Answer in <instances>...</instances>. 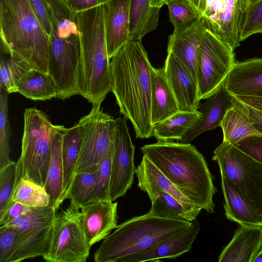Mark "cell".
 Masks as SVG:
<instances>
[{
    "mask_svg": "<svg viewBox=\"0 0 262 262\" xmlns=\"http://www.w3.org/2000/svg\"><path fill=\"white\" fill-rule=\"evenodd\" d=\"M82 118L84 132L74 175L97 171L103 155L114 143L116 121L113 117L100 106H92Z\"/></svg>",
    "mask_w": 262,
    "mask_h": 262,
    "instance_id": "7c38bea8",
    "label": "cell"
},
{
    "mask_svg": "<svg viewBox=\"0 0 262 262\" xmlns=\"http://www.w3.org/2000/svg\"><path fill=\"white\" fill-rule=\"evenodd\" d=\"M56 211L51 206L33 207L27 213L5 225L14 227L17 231L16 248L9 262L44 255Z\"/></svg>",
    "mask_w": 262,
    "mask_h": 262,
    "instance_id": "8fae6325",
    "label": "cell"
},
{
    "mask_svg": "<svg viewBox=\"0 0 262 262\" xmlns=\"http://www.w3.org/2000/svg\"><path fill=\"white\" fill-rule=\"evenodd\" d=\"M203 17L168 39L167 52L173 54L189 70L197 83L196 66L200 46L206 29Z\"/></svg>",
    "mask_w": 262,
    "mask_h": 262,
    "instance_id": "d6986e66",
    "label": "cell"
},
{
    "mask_svg": "<svg viewBox=\"0 0 262 262\" xmlns=\"http://www.w3.org/2000/svg\"><path fill=\"white\" fill-rule=\"evenodd\" d=\"M71 9L75 13L91 9L104 5L109 0H64Z\"/></svg>",
    "mask_w": 262,
    "mask_h": 262,
    "instance_id": "f6af8a7d",
    "label": "cell"
},
{
    "mask_svg": "<svg viewBox=\"0 0 262 262\" xmlns=\"http://www.w3.org/2000/svg\"><path fill=\"white\" fill-rule=\"evenodd\" d=\"M256 34H262V0L250 4L246 11L240 41Z\"/></svg>",
    "mask_w": 262,
    "mask_h": 262,
    "instance_id": "ab89813d",
    "label": "cell"
},
{
    "mask_svg": "<svg viewBox=\"0 0 262 262\" xmlns=\"http://www.w3.org/2000/svg\"><path fill=\"white\" fill-rule=\"evenodd\" d=\"M17 231L12 226L0 227V262H9L17 246Z\"/></svg>",
    "mask_w": 262,
    "mask_h": 262,
    "instance_id": "60d3db41",
    "label": "cell"
},
{
    "mask_svg": "<svg viewBox=\"0 0 262 262\" xmlns=\"http://www.w3.org/2000/svg\"><path fill=\"white\" fill-rule=\"evenodd\" d=\"M252 262H262V249L253 260Z\"/></svg>",
    "mask_w": 262,
    "mask_h": 262,
    "instance_id": "f907efd6",
    "label": "cell"
},
{
    "mask_svg": "<svg viewBox=\"0 0 262 262\" xmlns=\"http://www.w3.org/2000/svg\"><path fill=\"white\" fill-rule=\"evenodd\" d=\"M247 106L249 111L250 118L253 126L262 134V112L248 105Z\"/></svg>",
    "mask_w": 262,
    "mask_h": 262,
    "instance_id": "bcb514c9",
    "label": "cell"
},
{
    "mask_svg": "<svg viewBox=\"0 0 262 262\" xmlns=\"http://www.w3.org/2000/svg\"><path fill=\"white\" fill-rule=\"evenodd\" d=\"M138 186L147 194L162 190L176 199L188 211L198 216L202 209L187 198L145 155L136 168Z\"/></svg>",
    "mask_w": 262,
    "mask_h": 262,
    "instance_id": "7402d4cb",
    "label": "cell"
},
{
    "mask_svg": "<svg viewBox=\"0 0 262 262\" xmlns=\"http://www.w3.org/2000/svg\"><path fill=\"white\" fill-rule=\"evenodd\" d=\"M124 117L115 119L116 127L112 152L110 199L114 202L124 196L133 184L136 168L133 144Z\"/></svg>",
    "mask_w": 262,
    "mask_h": 262,
    "instance_id": "5bb4252c",
    "label": "cell"
},
{
    "mask_svg": "<svg viewBox=\"0 0 262 262\" xmlns=\"http://www.w3.org/2000/svg\"><path fill=\"white\" fill-rule=\"evenodd\" d=\"M192 5H193L196 9L201 13L202 15L204 14L206 7L207 0H188Z\"/></svg>",
    "mask_w": 262,
    "mask_h": 262,
    "instance_id": "c3c4849f",
    "label": "cell"
},
{
    "mask_svg": "<svg viewBox=\"0 0 262 262\" xmlns=\"http://www.w3.org/2000/svg\"><path fill=\"white\" fill-rule=\"evenodd\" d=\"M80 55L79 34L67 30L51 32L48 73L55 81L58 99L63 100L79 95L77 77Z\"/></svg>",
    "mask_w": 262,
    "mask_h": 262,
    "instance_id": "ba28073f",
    "label": "cell"
},
{
    "mask_svg": "<svg viewBox=\"0 0 262 262\" xmlns=\"http://www.w3.org/2000/svg\"><path fill=\"white\" fill-rule=\"evenodd\" d=\"M143 155L187 198L213 213L216 189L203 155L190 143L158 141L140 147Z\"/></svg>",
    "mask_w": 262,
    "mask_h": 262,
    "instance_id": "7a4b0ae2",
    "label": "cell"
},
{
    "mask_svg": "<svg viewBox=\"0 0 262 262\" xmlns=\"http://www.w3.org/2000/svg\"><path fill=\"white\" fill-rule=\"evenodd\" d=\"M11 201L30 207L49 206L50 197L44 187L29 179L20 178L16 182Z\"/></svg>",
    "mask_w": 262,
    "mask_h": 262,
    "instance_id": "836d02e7",
    "label": "cell"
},
{
    "mask_svg": "<svg viewBox=\"0 0 262 262\" xmlns=\"http://www.w3.org/2000/svg\"><path fill=\"white\" fill-rule=\"evenodd\" d=\"M17 93L33 100L45 101L57 98L55 81L47 73L32 69L19 80Z\"/></svg>",
    "mask_w": 262,
    "mask_h": 262,
    "instance_id": "4dcf8cb0",
    "label": "cell"
},
{
    "mask_svg": "<svg viewBox=\"0 0 262 262\" xmlns=\"http://www.w3.org/2000/svg\"><path fill=\"white\" fill-rule=\"evenodd\" d=\"M1 51L48 73L49 36L27 0H0Z\"/></svg>",
    "mask_w": 262,
    "mask_h": 262,
    "instance_id": "277c9868",
    "label": "cell"
},
{
    "mask_svg": "<svg viewBox=\"0 0 262 262\" xmlns=\"http://www.w3.org/2000/svg\"><path fill=\"white\" fill-rule=\"evenodd\" d=\"M151 0H130L129 41H140L156 29L161 8L152 7Z\"/></svg>",
    "mask_w": 262,
    "mask_h": 262,
    "instance_id": "f1b7e54d",
    "label": "cell"
},
{
    "mask_svg": "<svg viewBox=\"0 0 262 262\" xmlns=\"http://www.w3.org/2000/svg\"><path fill=\"white\" fill-rule=\"evenodd\" d=\"M113 148V145L105 152L99 163L94 186L86 203L100 201H110V184Z\"/></svg>",
    "mask_w": 262,
    "mask_h": 262,
    "instance_id": "8d00e7d4",
    "label": "cell"
},
{
    "mask_svg": "<svg viewBox=\"0 0 262 262\" xmlns=\"http://www.w3.org/2000/svg\"><path fill=\"white\" fill-rule=\"evenodd\" d=\"M224 86L235 96L262 97V58L236 62Z\"/></svg>",
    "mask_w": 262,
    "mask_h": 262,
    "instance_id": "ffe728a7",
    "label": "cell"
},
{
    "mask_svg": "<svg viewBox=\"0 0 262 262\" xmlns=\"http://www.w3.org/2000/svg\"><path fill=\"white\" fill-rule=\"evenodd\" d=\"M8 94L0 91V168L13 162L9 157L12 132L8 116Z\"/></svg>",
    "mask_w": 262,
    "mask_h": 262,
    "instance_id": "74e56055",
    "label": "cell"
},
{
    "mask_svg": "<svg viewBox=\"0 0 262 262\" xmlns=\"http://www.w3.org/2000/svg\"><path fill=\"white\" fill-rule=\"evenodd\" d=\"M234 145L262 164V134L246 137Z\"/></svg>",
    "mask_w": 262,
    "mask_h": 262,
    "instance_id": "b9f144b4",
    "label": "cell"
},
{
    "mask_svg": "<svg viewBox=\"0 0 262 262\" xmlns=\"http://www.w3.org/2000/svg\"><path fill=\"white\" fill-rule=\"evenodd\" d=\"M232 96V104L227 110L220 127L223 141L234 145L246 137L261 134L253 126L247 105Z\"/></svg>",
    "mask_w": 262,
    "mask_h": 262,
    "instance_id": "484cf974",
    "label": "cell"
},
{
    "mask_svg": "<svg viewBox=\"0 0 262 262\" xmlns=\"http://www.w3.org/2000/svg\"><path fill=\"white\" fill-rule=\"evenodd\" d=\"M262 249V226L240 225L221 253L219 262H252Z\"/></svg>",
    "mask_w": 262,
    "mask_h": 262,
    "instance_id": "603a6c76",
    "label": "cell"
},
{
    "mask_svg": "<svg viewBox=\"0 0 262 262\" xmlns=\"http://www.w3.org/2000/svg\"><path fill=\"white\" fill-rule=\"evenodd\" d=\"M258 1L259 0H249V2H250V4H252V3H254Z\"/></svg>",
    "mask_w": 262,
    "mask_h": 262,
    "instance_id": "816d5d0a",
    "label": "cell"
},
{
    "mask_svg": "<svg viewBox=\"0 0 262 262\" xmlns=\"http://www.w3.org/2000/svg\"><path fill=\"white\" fill-rule=\"evenodd\" d=\"M32 208L18 202L11 201L5 213L0 217V226L5 225L18 216L27 213Z\"/></svg>",
    "mask_w": 262,
    "mask_h": 262,
    "instance_id": "ee69618b",
    "label": "cell"
},
{
    "mask_svg": "<svg viewBox=\"0 0 262 262\" xmlns=\"http://www.w3.org/2000/svg\"><path fill=\"white\" fill-rule=\"evenodd\" d=\"M147 195L151 202V208L147 213L151 215L190 222L197 217L173 196L165 191L157 190Z\"/></svg>",
    "mask_w": 262,
    "mask_h": 262,
    "instance_id": "1f68e13d",
    "label": "cell"
},
{
    "mask_svg": "<svg viewBox=\"0 0 262 262\" xmlns=\"http://www.w3.org/2000/svg\"><path fill=\"white\" fill-rule=\"evenodd\" d=\"M76 19L81 42L77 77L79 95L91 103L92 106L100 107L112 92L104 5L76 13Z\"/></svg>",
    "mask_w": 262,
    "mask_h": 262,
    "instance_id": "3957f363",
    "label": "cell"
},
{
    "mask_svg": "<svg viewBox=\"0 0 262 262\" xmlns=\"http://www.w3.org/2000/svg\"><path fill=\"white\" fill-rule=\"evenodd\" d=\"M8 54L9 58L6 57L1 52L0 91L8 94L17 93V85L19 80L33 68L17 54L14 53Z\"/></svg>",
    "mask_w": 262,
    "mask_h": 262,
    "instance_id": "d6a6232c",
    "label": "cell"
},
{
    "mask_svg": "<svg viewBox=\"0 0 262 262\" xmlns=\"http://www.w3.org/2000/svg\"><path fill=\"white\" fill-rule=\"evenodd\" d=\"M96 173L97 171L81 172L75 174L64 200H70V204L81 209L88 202L93 191Z\"/></svg>",
    "mask_w": 262,
    "mask_h": 262,
    "instance_id": "d590c367",
    "label": "cell"
},
{
    "mask_svg": "<svg viewBox=\"0 0 262 262\" xmlns=\"http://www.w3.org/2000/svg\"><path fill=\"white\" fill-rule=\"evenodd\" d=\"M104 7L107 51L111 59L129 41L130 0H109Z\"/></svg>",
    "mask_w": 262,
    "mask_h": 262,
    "instance_id": "ac0fdd59",
    "label": "cell"
},
{
    "mask_svg": "<svg viewBox=\"0 0 262 262\" xmlns=\"http://www.w3.org/2000/svg\"><path fill=\"white\" fill-rule=\"evenodd\" d=\"M48 36L51 31V10L48 0H27Z\"/></svg>",
    "mask_w": 262,
    "mask_h": 262,
    "instance_id": "7bdbcfd3",
    "label": "cell"
},
{
    "mask_svg": "<svg viewBox=\"0 0 262 262\" xmlns=\"http://www.w3.org/2000/svg\"><path fill=\"white\" fill-rule=\"evenodd\" d=\"M238 100L246 105L260 111H262V97L235 96Z\"/></svg>",
    "mask_w": 262,
    "mask_h": 262,
    "instance_id": "7dc6e473",
    "label": "cell"
},
{
    "mask_svg": "<svg viewBox=\"0 0 262 262\" xmlns=\"http://www.w3.org/2000/svg\"><path fill=\"white\" fill-rule=\"evenodd\" d=\"M63 128L56 133L52 146L44 188L50 197V204L56 210L63 203V170L61 144Z\"/></svg>",
    "mask_w": 262,
    "mask_h": 262,
    "instance_id": "83f0119b",
    "label": "cell"
},
{
    "mask_svg": "<svg viewBox=\"0 0 262 262\" xmlns=\"http://www.w3.org/2000/svg\"><path fill=\"white\" fill-rule=\"evenodd\" d=\"M201 116L199 111H179L154 124L153 136L158 141H180L185 134L198 122Z\"/></svg>",
    "mask_w": 262,
    "mask_h": 262,
    "instance_id": "f546056e",
    "label": "cell"
},
{
    "mask_svg": "<svg viewBox=\"0 0 262 262\" xmlns=\"http://www.w3.org/2000/svg\"><path fill=\"white\" fill-rule=\"evenodd\" d=\"M70 205L56 214L47 251L42 256L49 262H85L91 246L84 230L83 213Z\"/></svg>",
    "mask_w": 262,
    "mask_h": 262,
    "instance_id": "52a82bcc",
    "label": "cell"
},
{
    "mask_svg": "<svg viewBox=\"0 0 262 262\" xmlns=\"http://www.w3.org/2000/svg\"><path fill=\"white\" fill-rule=\"evenodd\" d=\"M213 159L221 174L230 180L262 215V164L224 141L214 149Z\"/></svg>",
    "mask_w": 262,
    "mask_h": 262,
    "instance_id": "9c48e42d",
    "label": "cell"
},
{
    "mask_svg": "<svg viewBox=\"0 0 262 262\" xmlns=\"http://www.w3.org/2000/svg\"><path fill=\"white\" fill-rule=\"evenodd\" d=\"M179 111L176 99L164 68L153 67L151 72V118L153 125Z\"/></svg>",
    "mask_w": 262,
    "mask_h": 262,
    "instance_id": "d4e9b609",
    "label": "cell"
},
{
    "mask_svg": "<svg viewBox=\"0 0 262 262\" xmlns=\"http://www.w3.org/2000/svg\"><path fill=\"white\" fill-rule=\"evenodd\" d=\"M221 175L226 217L239 225L262 226L261 214L230 180Z\"/></svg>",
    "mask_w": 262,
    "mask_h": 262,
    "instance_id": "cb8c5ba5",
    "label": "cell"
},
{
    "mask_svg": "<svg viewBox=\"0 0 262 262\" xmlns=\"http://www.w3.org/2000/svg\"><path fill=\"white\" fill-rule=\"evenodd\" d=\"M192 222L146 214L118 225L94 253L96 262H120L123 258L146 249L187 230Z\"/></svg>",
    "mask_w": 262,
    "mask_h": 262,
    "instance_id": "5b68a950",
    "label": "cell"
},
{
    "mask_svg": "<svg viewBox=\"0 0 262 262\" xmlns=\"http://www.w3.org/2000/svg\"><path fill=\"white\" fill-rule=\"evenodd\" d=\"M235 62L234 51L206 29L201 42L196 66L201 100L210 98L224 85Z\"/></svg>",
    "mask_w": 262,
    "mask_h": 262,
    "instance_id": "30bf717a",
    "label": "cell"
},
{
    "mask_svg": "<svg viewBox=\"0 0 262 262\" xmlns=\"http://www.w3.org/2000/svg\"><path fill=\"white\" fill-rule=\"evenodd\" d=\"M117 202L107 200L88 203L81 208L84 232L91 247L117 227Z\"/></svg>",
    "mask_w": 262,
    "mask_h": 262,
    "instance_id": "e0dca14e",
    "label": "cell"
},
{
    "mask_svg": "<svg viewBox=\"0 0 262 262\" xmlns=\"http://www.w3.org/2000/svg\"><path fill=\"white\" fill-rule=\"evenodd\" d=\"M163 68L179 111H198L201 100L198 86L187 68L173 54L167 52Z\"/></svg>",
    "mask_w": 262,
    "mask_h": 262,
    "instance_id": "9a60e30c",
    "label": "cell"
},
{
    "mask_svg": "<svg viewBox=\"0 0 262 262\" xmlns=\"http://www.w3.org/2000/svg\"><path fill=\"white\" fill-rule=\"evenodd\" d=\"M166 5L174 32L188 27L202 17L196 8L188 0H167Z\"/></svg>",
    "mask_w": 262,
    "mask_h": 262,
    "instance_id": "e575fe53",
    "label": "cell"
},
{
    "mask_svg": "<svg viewBox=\"0 0 262 262\" xmlns=\"http://www.w3.org/2000/svg\"><path fill=\"white\" fill-rule=\"evenodd\" d=\"M207 99L204 103L199 105L198 111L202 115L200 119L185 134L180 142L190 143L204 132L220 127L233 101L232 95L226 90L224 85Z\"/></svg>",
    "mask_w": 262,
    "mask_h": 262,
    "instance_id": "44dd1931",
    "label": "cell"
},
{
    "mask_svg": "<svg viewBox=\"0 0 262 262\" xmlns=\"http://www.w3.org/2000/svg\"><path fill=\"white\" fill-rule=\"evenodd\" d=\"M111 59L112 92L120 112L131 122L136 138H151L153 67L146 51L140 41H129Z\"/></svg>",
    "mask_w": 262,
    "mask_h": 262,
    "instance_id": "6da1fadb",
    "label": "cell"
},
{
    "mask_svg": "<svg viewBox=\"0 0 262 262\" xmlns=\"http://www.w3.org/2000/svg\"><path fill=\"white\" fill-rule=\"evenodd\" d=\"M262 112V111H261Z\"/></svg>",
    "mask_w": 262,
    "mask_h": 262,
    "instance_id": "f5cc1de1",
    "label": "cell"
},
{
    "mask_svg": "<svg viewBox=\"0 0 262 262\" xmlns=\"http://www.w3.org/2000/svg\"><path fill=\"white\" fill-rule=\"evenodd\" d=\"M249 0H207L202 17L206 28L233 51L240 35Z\"/></svg>",
    "mask_w": 262,
    "mask_h": 262,
    "instance_id": "4fadbf2b",
    "label": "cell"
},
{
    "mask_svg": "<svg viewBox=\"0 0 262 262\" xmlns=\"http://www.w3.org/2000/svg\"><path fill=\"white\" fill-rule=\"evenodd\" d=\"M16 162L0 168V217L8 208L16 184Z\"/></svg>",
    "mask_w": 262,
    "mask_h": 262,
    "instance_id": "f35d334b",
    "label": "cell"
},
{
    "mask_svg": "<svg viewBox=\"0 0 262 262\" xmlns=\"http://www.w3.org/2000/svg\"><path fill=\"white\" fill-rule=\"evenodd\" d=\"M167 0H151L152 7L161 8L164 5H166Z\"/></svg>",
    "mask_w": 262,
    "mask_h": 262,
    "instance_id": "681fc988",
    "label": "cell"
},
{
    "mask_svg": "<svg viewBox=\"0 0 262 262\" xmlns=\"http://www.w3.org/2000/svg\"><path fill=\"white\" fill-rule=\"evenodd\" d=\"M84 132V122L81 118L78 123L63 132L61 152L63 170V196L66 193L74 176Z\"/></svg>",
    "mask_w": 262,
    "mask_h": 262,
    "instance_id": "4316f807",
    "label": "cell"
},
{
    "mask_svg": "<svg viewBox=\"0 0 262 262\" xmlns=\"http://www.w3.org/2000/svg\"><path fill=\"white\" fill-rule=\"evenodd\" d=\"M200 224L194 220L190 226L182 233L165 239L137 253L123 258L120 262L159 261L173 259L191 251L193 243L200 230Z\"/></svg>",
    "mask_w": 262,
    "mask_h": 262,
    "instance_id": "2e32d148",
    "label": "cell"
},
{
    "mask_svg": "<svg viewBox=\"0 0 262 262\" xmlns=\"http://www.w3.org/2000/svg\"><path fill=\"white\" fill-rule=\"evenodd\" d=\"M24 119L16 182L25 178L44 187L54 136L64 126L53 124L45 113L35 107L26 108Z\"/></svg>",
    "mask_w": 262,
    "mask_h": 262,
    "instance_id": "8992f818",
    "label": "cell"
}]
</instances>
